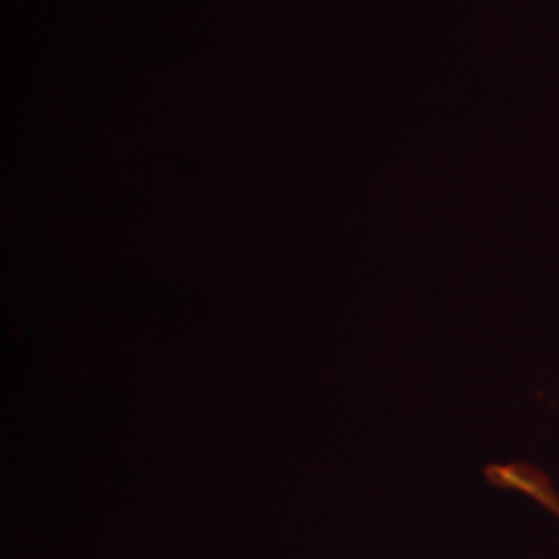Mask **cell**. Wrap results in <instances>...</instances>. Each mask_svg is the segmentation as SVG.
<instances>
[{"instance_id": "obj_1", "label": "cell", "mask_w": 559, "mask_h": 559, "mask_svg": "<svg viewBox=\"0 0 559 559\" xmlns=\"http://www.w3.org/2000/svg\"><path fill=\"white\" fill-rule=\"evenodd\" d=\"M487 475L493 480V485L519 491L528 500L537 501L540 508H545L549 514H554L559 520L558 491L537 468L522 466V464H508V466H491Z\"/></svg>"}]
</instances>
